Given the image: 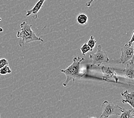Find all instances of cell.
Returning <instances> with one entry per match:
<instances>
[{
	"label": "cell",
	"mask_w": 134,
	"mask_h": 118,
	"mask_svg": "<svg viewBox=\"0 0 134 118\" xmlns=\"http://www.w3.org/2000/svg\"><path fill=\"white\" fill-rule=\"evenodd\" d=\"M121 95L123 97L122 103H129L132 108H134V92H129L128 90H124L121 92Z\"/></svg>",
	"instance_id": "obj_9"
},
{
	"label": "cell",
	"mask_w": 134,
	"mask_h": 118,
	"mask_svg": "<svg viewBox=\"0 0 134 118\" xmlns=\"http://www.w3.org/2000/svg\"><path fill=\"white\" fill-rule=\"evenodd\" d=\"M46 0H39L36 4L34 5L33 8L31 9H29L26 11V16L29 17V16L31 15L34 20H36L38 17V13L40 11V9L42 7V6Z\"/></svg>",
	"instance_id": "obj_8"
},
{
	"label": "cell",
	"mask_w": 134,
	"mask_h": 118,
	"mask_svg": "<svg viewBox=\"0 0 134 118\" xmlns=\"http://www.w3.org/2000/svg\"><path fill=\"white\" fill-rule=\"evenodd\" d=\"M2 20V19H1V18H0V21H1Z\"/></svg>",
	"instance_id": "obj_19"
},
{
	"label": "cell",
	"mask_w": 134,
	"mask_h": 118,
	"mask_svg": "<svg viewBox=\"0 0 134 118\" xmlns=\"http://www.w3.org/2000/svg\"><path fill=\"white\" fill-rule=\"evenodd\" d=\"M101 71L103 73V80L108 81L111 79H114L115 82H118V77L117 74L115 72V69L111 67H107L103 66L101 68Z\"/></svg>",
	"instance_id": "obj_6"
},
{
	"label": "cell",
	"mask_w": 134,
	"mask_h": 118,
	"mask_svg": "<svg viewBox=\"0 0 134 118\" xmlns=\"http://www.w3.org/2000/svg\"><path fill=\"white\" fill-rule=\"evenodd\" d=\"M80 50L83 55H85L89 51H92L90 47L87 45V43H84L83 44L82 46L80 48Z\"/></svg>",
	"instance_id": "obj_14"
},
{
	"label": "cell",
	"mask_w": 134,
	"mask_h": 118,
	"mask_svg": "<svg viewBox=\"0 0 134 118\" xmlns=\"http://www.w3.org/2000/svg\"><path fill=\"white\" fill-rule=\"evenodd\" d=\"M94 0H89V1L86 4V7H90V6L91 5V4L92 3Z\"/></svg>",
	"instance_id": "obj_17"
},
{
	"label": "cell",
	"mask_w": 134,
	"mask_h": 118,
	"mask_svg": "<svg viewBox=\"0 0 134 118\" xmlns=\"http://www.w3.org/2000/svg\"><path fill=\"white\" fill-rule=\"evenodd\" d=\"M133 45L129 46L127 45V44H125L121 49L119 63L121 64H123L130 61L133 57Z\"/></svg>",
	"instance_id": "obj_5"
},
{
	"label": "cell",
	"mask_w": 134,
	"mask_h": 118,
	"mask_svg": "<svg viewBox=\"0 0 134 118\" xmlns=\"http://www.w3.org/2000/svg\"><path fill=\"white\" fill-rule=\"evenodd\" d=\"M102 113L100 116V118L108 117L111 115L118 116L120 114V106L107 100L102 104Z\"/></svg>",
	"instance_id": "obj_3"
},
{
	"label": "cell",
	"mask_w": 134,
	"mask_h": 118,
	"mask_svg": "<svg viewBox=\"0 0 134 118\" xmlns=\"http://www.w3.org/2000/svg\"><path fill=\"white\" fill-rule=\"evenodd\" d=\"M21 29L18 31L17 37L20 38L21 40L19 42V45L22 47L24 44L34 41H40L43 42V40L40 36H38L32 30V25L26 21L22 22L20 24Z\"/></svg>",
	"instance_id": "obj_2"
},
{
	"label": "cell",
	"mask_w": 134,
	"mask_h": 118,
	"mask_svg": "<svg viewBox=\"0 0 134 118\" xmlns=\"http://www.w3.org/2000/svg\"><path fill=\"white\" fill-rule=\"evenodd\" d=\"M7 65H9V62L7 60L4 58L0 59V69Z\"/></svg>",
	"instance_id": "obj_15"
},
{
	"label": "cell",
	"mask_w": 134,
	"mask_h": 118,
	"mask_svg": "<svg viewBox=\"0 0 134 118\" xmlns=\"http://www.w3.org/2000/svg\"><path fill=\"white\" fill-rule=\"evenodd\" d=\"M91 60V66H99L102 64L107 63L109 61V58L107 55V53L104 51L102 50L101 45H98L97 52L93 54L89 55Z\"/></svg>",
	"instance_id": "obj_4"
},
{
	"label": "cell",
	"mask_w": 134,
	"mask_h": 118,
	"mask_svg": "<svg viewBox=\"0 0 134 118\" xmlns=\"http://www.w3.org/2000/svg\"><path fill=\"white\" fill-rule=\"evenodd\" d=\"M12 73V70L9 67V65H5L2 68L0 69V74L6 75L7 74H10Z\"/></svg>",
	"instance_id": "obj_13"
},
{
	"label": "cell",
	"mask_w": 134,
	"mask_h": 118,
	"mask_svg": "<svg viewBox=\"0 0 134 118\" xmlns=\"http://www.w3.org/2000/svg\"><path fill=\"white\" fill-rule=\"evenodd\" d=\"M133 34H134V31H132V35H131V39L129 41V42L127 43V45H129V46L133 45V41H134Z\"/></svg>",
	"instance_id": "obj_16"
},
{
	"label": "cell",
	"mask_w": 134,
	"mask_h": 118,
	"mask_svg": "<svg viewBox=\"0 0 134 118\" xmlns=\"http://www.w3.org/2000/svg\"><path fill=\"white\" fill-rule=\"evenodd\" d=\"M96 43H97V40L95 39L94 37L91 35L90 38V39H89L88 40H87V45L90 47V48H91V50L93 51V49L95 47V44H96Z\"/></svg>",
	"instance_id": "obj_12"
},
{
	"label": "cell",
	"mask_w": 134,
	"mask_h": 118,
	"mask_svg": "<svg viewBox=\"0 0 134 118\" xmlns=\"http://www.w3.org/2000/svg\"><path fill=\"white\" fill-rule=\"evenodd\" d=\"M3 31H4L3 28L1 27H0V33H2V32H3Z\"/></svg>",
	"instance_id": "obj_18"
},
{
	"label": "cell",
	"mask_w": 134,
	"mask_h": 118,
	"mask_svg": "<svg viewBox=\"0 0 134 118\" xmlns=\"http://www.w3.org/2000/svg\"><path fill=\"white\" fill-rule=\"evenodd\" d=\"M76 21H77L78 24L81 25H85L87 24L88 18L87 15L84 13H81L78 15L77 17H76Z\"/></svg>",
	"instance_id": "obj_11"
},
{
	"label": "cell",
	"mask_w": 134,
	"mask_h": 118,
	"mask_svg": "<svg viewBox=\"0 0 134 118\" xmlns=\"http://www.w3.org/2000/svg\"><path fill=\"white\" fill-rule=\"evenodd\" d=\"M124 77L132 82L134 78V66L133 57L130 60V62L127 64L125 69L123 71Z\"/></svg>",
	"instance_id": "obj_7"
},
{
	"label": "cell",
	"mask_w": 134,
	"mask_h": 118,
	"mask_svg": "<svg viewBox=\"0 0 134 118\" xmlns=\"http://www.w3.org/2000/svg\"><path fill=\"white\" fill-rule=\"evenodd\" d=\"M84 60L85 58L83 57L79 56L74 57L72 59V63L71 65L66 69L60 70V72L64 73L66 77L65 82L63 83V86H67L71 81L75 82L76 79L81 78L85 75V73L81 74V64Z\"/></svg>",
	"instance_id": "obj_1"
},
{
	"label": "cell",
	"mask_w": 134,
	"mask_h": 118,
	"mask_svg": "<svg viewBox=\"0 0 134 118\" xmlns=\"http://www.w3.org/2000/svg\"><path fill=\"white\" fill-rule=\"evenodd\" d=\"M120 114L118 115L119 118H133V108L130 110L124 109L123 108L120 107Z\"/></svg>",
	"instance_id": "obj_10"
}]
</instances>
